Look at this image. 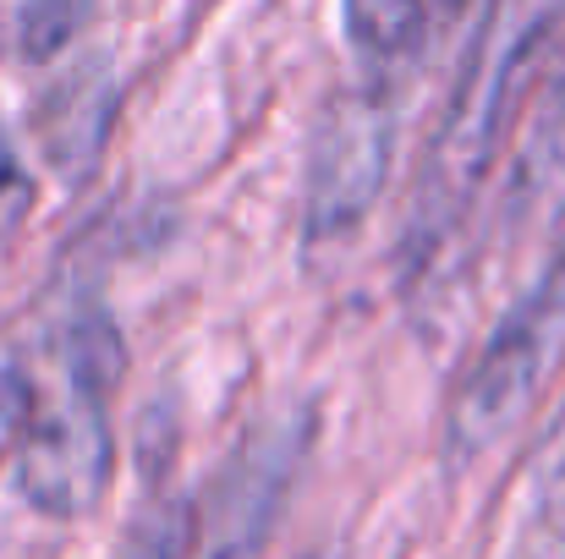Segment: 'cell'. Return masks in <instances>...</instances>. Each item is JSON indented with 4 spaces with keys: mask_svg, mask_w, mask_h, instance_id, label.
<instances>
[{
    "mask_svg": "<svg viewBox=\"0 0 565 559\" xmlns=\"http://www.w3.org/2000/svg\"><path fill=\"white\" fill-rule=\"evenodd\" d=\"M28 203H33V182H28V176H22V165L0 149V236H11V230L22 225Z\"/></svg>",
    "mask_w": 565,
    "mask_h": 559,
    "instance_id": "obj_10",
    "label": "cell"
},
{
    "mask_svg": "<svg viewBox=\"0 0 565 559\" xmlns=\"http://www.w3.org/2000/svg\"><path fill=\"white\" fill-rule=\"evenodd\" d=\"M395 160V105L384 83H363L330 99L313 149H308V192L302 219L313 241L352 236L374 214Z\"/></svg>",
    "mask_w": 565,
    "mask_h": 559,
    "instance_id": "obj_4",
    "label": "cell"
},
{
    "mask_svg": "<svg viewBox=\"0 0 565 559\" xmlns=\"http://www.w3.org/2000/svg\"><path fill=\"white\" fill-rule=\"evenodd\" d=\"M505 44L511 33L489 22L461 66V83L439 116V132L423 154V176L406 214V269L434 280L439 258L461 241L494 165L505 160Z\"/></svg>",
    "mask_w": 565,
    "mask_h": 559,
    "instance_id": "obj_2",
    "label": "cell"
},
{
    "mask_svg": "<svg viewBox=\"0 0 565 559\" xmlns=\"http://www.w3.org/2000/svg\"><path fill=\"white\" fill-rule=\"evenodd\" d=\"M121 335L105 313H77L61 330L55 373L17 395V488L33 510L88 516L116 472L110 389L121 378Z\"/></svg>",
    "mask_w": 565,
    "mask_h": 559,
    "instance_id": "obj_1",
    "label": "cell"
},
{
    "mask_svg": "<svg viewBox=\"0 0 565 559\" xmlns=\"http://www.w3.org/2000/svg\"><path fill=\"white\" fill-rule=\"evenodd\" d=\"M565 368V236L544 275L522 291V302L494 324L478 357L456 378L445 406V450L456 461H478L516 433V422L539 406V395Z\"/></svg>",
    "mask_w": 565,
    "mask_h": 559,
    "instance_id": "obj_3",
    "label": "cell"
},
{
    "mask_svg": "<svg viewBox=\"0 0 565 559\" xmlns=\"http://www.w3.org/2000/svg\"><path fill=\"white\" fill-rule=\"evenodd\" d=\"M291 433H258L236 450V461L220 472L209 505H203V522L192 527L188 538V559H258L275 516H280V499H286V483H291Z\"/></svg>",
    "mask_w": 565,
    "mask_h": 559,
    "instance_id": "obj_5",
    "label": "cell"
},
{
    "mask_svg": "<svg viewBox=\"0 0 565 559\" xmlns=\"http://www.w3.org/2000/svg\"><path fill=\"white\" fill-rule=\"evenodd\" d=\"M439 6H445V11H467L472 0H439Z\"/></svg>",
    "mask_w": 565,
    "mask_h": 559,
    "instance_id": "obj_11",
    "label": "cell"
},
{
    "mask_svg": "<svg viewBox=\"0 0 565 559\" xmlns=\"http://www.w3.org/2000/svg\"><path fill=\"white\" fill-rule=\"evenodd\" d=\"M188 538H192L188 510H182V505H154V510L132 527L127 549L116 559H188Z\"/></svg>",
    "mask_w": 565,
    "mask_h": 559,
    "instance_id": "obj_9",
    "label": "cell"
},
{
    "mask_svg": "<svg viewBox=\"0 0 565 559\" xmlns=\"http://www.w3.org/2000/svg\"><path fill=\"white\" fill-rule=\"evenodd\" d=\"M511 559H565V406L527 466V510Z\"/></svg>",
    "mask_w": 565,
    "mask_h": 559,
    "instance_id": "obj_6",
    "label": "cell"
},
{
    "mask_svg": "<svg viewBox=\"0 0 565 559\" xmlns=\"http://www.w3.org/2000/svg\"><path fill=\"white\" fill-rule=\"evenodd\" d=\"M341 11L358 55L384 72L412 61L428 39V0H341Z\"/></svg>",
    "mask_w": 565,
    "mask_h": 559,
    "instance_id": "obj_7",
    "label": "cell"
},
{
    "mask_svg": "<svg viewBox=\"0 0 565 559\" xmlns=\"http://www.w3.org/2000/svg\"><path fill=\"white\" fill-rule=\"evenodd\" d=\"M94 0H28L22 6V50L28 55H55L72 44V33L88 22Z\"/></svg>",
    "mask_w": 565,
    "mask_h": 559,
    "instance_id": "obj_8",
    "label": "cell"
}]
</instances>
